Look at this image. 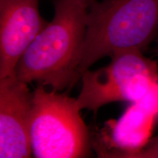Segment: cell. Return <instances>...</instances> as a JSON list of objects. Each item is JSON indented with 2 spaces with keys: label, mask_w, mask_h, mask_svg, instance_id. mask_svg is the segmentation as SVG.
<instances>
[{
  "label": "cell",
  "mask_w": 158,
  "mask_h": 158,
  "mask_svg": "<svg viewBox=\"0 0 158 158\" xmlns=\"http://www.w3.org/2000/svg\"><path fill=\"white\" fill-rule=\"evenodd\" d=\"M52 21L35 37L18 62L15 77L59 92L80 78L78 67L87 28L85 0H54Z\"/></svg>",
  "instance_id": "1"
},
{
  "label": "cell",
  "mask_w": 158,
  "mask_h": 158,
  "mask_svg": "<svg viewBox=\"0 0 158 158\" xmlns=\"http://www.w3.org/2000/svg\"><path fill=\"white\" fill-rule=\"evenodd\" d=\"M158 35V0H94L78 75L99 59L130 50L143 51Z\"/></svg>",
  "instance_id": "2"
},
{
  "label": "cell",
  "mask_w": 158,
  "mask_h": 158,
  "mask_svg": "<svg viewBox=\"0 0 158 158\" xmlns=\"http://www.w3.org/2000/svg\"><path fill=\"white\" fill-rule=\"evenodd\" d=\"M76 98L39 85L33 92L29 136L37 158H80L90 155L87 127Z\"/></svg>",
  "instance_id": "3"
},
{
  "label": "cell",
  "mask_w": 158,
  "mask_h": 158,
  "mask_svg": "<svg viewBox=\"0 0 158 158\" xmlns=\"http://www.w3.org/2000/svg\"><path fill=\"white\" fill-rule=\"evenodd\" d=\"M109 64L81 76L82 88L76 98L78 106L96 113L114 102L141 100L158 85V67L142 51L130 50L110 57Z\"/></svg>",
  "instance_id": "4"
},
{
  "label": "cell",
  "mask_w": 158,
  "mask_h": 158,
  "mask_svg": "<svg viewBox=\"0 0 158 158\" xmlns=\"http://www.w3.org/2000/svg\"><path fill=\"white\" fill-rule=\"evenodd\" d=\"M40 0H0V79L15 76V68L47 22Z\"/></svg>",
  "instance_id": "5"
},
{
  "label": "cell",
  "mask_w": 158,
  "mask_h": 158,
  "mask_svg": "<svg viewBox=\"0 0 158 158\" xmlns=\"http://www.w3.org/2000/svg\"><path fill=\"white\" fill-rule=\"evenodd\" d=\"M158 120V85L141 100L133 102L117 121L108 123L94 149L99 157L122 158L138 151L150 139Z\"/></svg>",
  "instance_id": "6"
},
{
  "label": "cell",
  "mask_w": 158,
  "mask_h": 158,
  "mask_svg": "<svg viewBox=\"0 0 158 158\" xmlns=\"http://www.w3.org/2000/svg\"><path fill=\"white\" fill-rule=\"evenodd\" d=\"M15 76L0 79V157L32 155L29 126L33 92Z\"/></svg>",
  "instance_id": "7"
},
{
  "label": "cell",
  "mask_w": 158,
  "mask_h": 158,
  "mask_svg": "<svg viewBox=\"0 0 158 158\" xmlns=\"http://www.w3.org/2000/svg\"><path fill=\"white\" fill-rule=\"evenodd\" d=\"M122 158H158V135L150 138L138 151L126 154Z\"/></svg>",
  "instance_id": "8"
},
{
  "label": "cell",
  "mask_w": 158,
  "mask_h": 158,
  "mask_svg": "<svg viewBox=\"0 0 158 158\" xmlns=\"http://www.w3.org/2000/svg\"><path fill=\"white\" fill-rule=\"evenodd\" d=\"M85 1H86V2H87V3L89 4V3L92 2V1H94V0H85Z\"/></svg>",
  "instance_id": "9"
},
{
  "label": "cell",
  "mask_w": 158,
  "mask_h": 158,
  "mask_svg": "<svg viewBox=\"0 0 158 158\" xmlns=\"http://www.w3.org/2000/svg\"><path fill=\"white\" fill-rule=\"evenodd\" d=\"M157 43H158V40H157Z\"/></svg>",
  "instance_id": "10"
}]
</instances>
